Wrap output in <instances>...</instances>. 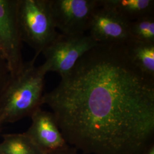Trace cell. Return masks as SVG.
<instances>
[{"label":"cell","mask_w":154,"mask_h":154,"mask_svg":"<svg viewBox=\"0 0 154 154\" xmlns=\"http://www.w3.org/2000/svg\"><path fill=\"white\" fill-rule=\"evenodd\" d=\"M44 94L66 143L87 154H141L154 144V79L124 44H98Z\"/></svg>","instance_id":"obj_1"},{"label":"cell","mask_w":154,"mask_h":154,"mask_svg":"<svg viewBox=\"0 0 154 154\" xmlns=\"http://www.w3.org/2000/svg\"><path fill=\"white\" fill-rule=\"evenodd\" d=\"M35 60L33 58L10 74L0 93V127L30 116L42 105L46 74L35 65Z\"/></svg>","instance_id":"obj_2"},{"label":"cell","mask_w":154,"mask_h":154,"mask_svg":"<svg viewBox=\"0 0 154 154\" xmlns=\"http://www.w3.org/2000/svg\"><path fill=\"white\" fill-rule=\"evenodd\" d=\"M17 19L22 42L34 50L37 59L58 34L49 0H18Z\"/></svg>","instance_id":"obj_3"},{"label":"cell","mask_w":154,"mask_h":154,"mask_svg":"<svg viewBox=\"0 0 154 154\" xmlns=\"http://www.w3.org/2000/svg\"><path fill=\"white\" fill-rule=\"evenodd\" d=\"M98 45L89 34H58L42 52L45 61L39 67L45 74L56 72L62 77L70 72L86 53Z\"/></svg>","instance_id":"obj_4"},{"label":"cell","mask_w":154,"mask_h":154,"mask_svg":"<svg viewBox=\"0 0 154 154\" xmlns=\"http://www.w3.org/2000/svg\"><path fill=\"white\" fill-rule=\"evenodd\" d=\"M56 29L67 35H82L88 30L99 0H49Z\"/></svg>","instance_id":"obj_5"},{"label":"cell","mask_w":154,"mask_h":154,"mask_svg":"<svg viewBox=\"0 0 154 154\" xmlns=\"http://www.w3.org/2000/svg\"><path fill=\"white\" fill-rule=\"evenodd\" d=\"M17 2L18 0H0V52L11 75L19 72L24 63L17 19Z\"/></svg>","instance_id":"obj_6"},{"label":"cell","mask_w":154,"mask_h":154,"mask_svg":"<svg viewBox=\"0 0 154 154\" xmlns=\"http://www.w3.org/2000/svg\"><path fill=\"white\" fill-rule=\"evenodd\" d=\"M130 23L112 10L99 5L92 17L88 34L98 44H124L130 39Z\"/></svg>","instance_id":"obj_7"},{"label":"cell","mask_w":154,"mask_h":154,"mask_svg":"<svg viewBox=\"0 0 154 154\" xmlns=\"http://www.w3.org/2000/svg\"><path fill=\"white\" fill-rule=\"evenodd\" d=\"M30 117L31 125L24 134L45 154L67 145L52 112L39 107Z\"/></svg>","instance_id":"obj_8"},{"label":"cell","mask_w":154,"mask_h":154,"mask_svg":"<svg viewBox=\"0 0 154 154\" xmlns=\"http://www.w3.org/2000/svg\"><path fill=\"white\" fill-rule=\"evenodd\" d=\"M99 2L130 22L154 14V0H99Z\"/></svg>","instance_id":"obj_9"},{"label":"cell","mask_w":154,"mask_h":154,"mask_svg":"<svg viewBox=\"0 0 154 154\" xmlns=\"http://www.w3.org/2000/svg\"><path fill=\"white\" fill-rule=\"evenodd\" d=\"M125 45L132 63L144 75L154 79V43L130 39Z\"/></svg>","instance_id":"obj_10"},{"label":"cell","mask_w":154,"mask_h":154,"mask_svg":"<svg viewBox=\"0 0 154 154\" xmlns=\"http://www.w3.org/2000/svg\"><path fill=\"white\" fill-rule=\"evenodd\" d=\"M0 151L1 154H46L24 133L3 135Z\"/></svg>","instance_id":"obj_11"},{"label":"cell","mask_w":154,"mask_h":154,"mask_svg":"<svg viewBox=\"0 0 154 154\" xmlns=\"http://www.w3.org/2000/svg\"><path fill=\"white\" fill-rule=\"evenodd\" d=\"M130 39L154 43V14L143 17L130 23Z\"/></svg>","instance_id":"obj_12"},{"label":"cell","mask_w":154,"mask_h":154,"mask_svg":"<svg viewBox=\"0 0 154 154\" xmlns=\"http://www.w3.org/2000/svg\"><path fill=\"white\" fill-rule=\"evenodd\" d=\"M10 77V71L8 64L0 52V93Z\"/></svg>","instance_id":"obj_13"},{"label":"cell","mask_w":154,"mask_h":154,"mask_svg":"<svg viewBox=\"0 0 154 154\" xmlns=\"http://www.w3.org/2000/svg\"><path fill=\"white\" fill-rule=\"evenodd\" d=\"M46 154H79L77 150L72 147H70L68 144L61 149H58Z\"/></svg>","instance_id":"obj_14"},{"label":"cell","mask_w":154,"mask_h":154,"mask_svg":"<svg viewBox=\"0 0 154 154\" xmlns=\"http://www.w3.org/2000/svg\"><path fill=\"white\" fill-rule=\"evenodd\" d=\"M141 154H154V144L150 145L149 147Z\"/></svg>","instance_id":"obj_15"},{"label":"cell","mask_w":154,"mask_h":154,"mask_svg":"<svg viewBox=\"0 0 154 154\" xmlns=\"http://www.w3.org/2000/svg\"><path fill=\"white\" fill-rule=\"evenodd\" d=\"M0 154H1V151H0Z\"/></svg>","instance_id":"obj_16"}]
</instances>
